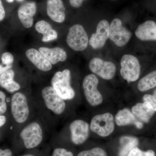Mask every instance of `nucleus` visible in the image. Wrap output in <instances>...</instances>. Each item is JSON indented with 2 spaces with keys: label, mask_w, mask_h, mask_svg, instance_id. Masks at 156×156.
<instances>
[{
  "label": "nucleus",
  "mask_w": 156,
  "mask_h": 156,
  "mask_svg": "<svg viewBox=\"0 0 156 156\" xmlns=\"http://www.w3.org/2000/svg\"><path fill=\"white\" fill-rule=\"evenodd\" d=\"M115 121L117 126L120 127L133 124L139 129L143 127L142 123L138 121L132 112L127 108L118 111L115 116Z\"/></svg>",
  "instance_id": "f3484780"
},
{
  "label": "nucleus",
  "mask_w": 156,
  "mask_h": 156,
  "mask_svg": "<svg viewBox=\"0 0 156 156\" xmlns=\"http://www.w3.org/2000/svg\"><path fill=\"white\" fill-rule=\"evenodd\" d=\"M115 118L109 112L94 116L91 120L90 128L91 131L101 137L109 136L114 131Z\"/></svg>",
  "instance_id": "f03ea898"
},
{
  "label": "nucleus",
  "mask_w": 156,
  "mask_h": 156,
  "mask_svg": "<svg viewBox=\"0 0 156 156\" xmlns=\"http://www.w3.org/2000/svg\"><path fill=\"white\" fill-rule=\"evenodd\" d=\"M35 29L39 33L43 34L42 41L48 42L56 40L58 34L50 23L44 20L38 21L35 24Z\"/></svg>",
  "instance_id": "aec40b11"
},
{
  "label": "nucleus",
  "mask_w": 156,
  "mask_h": 156,
  "mask_svg": "<svg viewBox=\"0 0 156 156\" xmlns=\"http://www.w3.org/2000/svg\"><path fill=\"white\" fill-rule=\"evenodd\" d=\"M156 87V71L152 72L140 79L137 88L140 92H145Z\"/></svg>",
  "instance_id": "5701e85b"
},
{
  "label": "nucleus",
  "mask_w": 156,
  "mask_h": 156,
  "mask_svg": "<svg viewBox=\"0 0 156 156\" xmlns=\"http://www.w3.org/2000/svg\"><path fill=\"white\" fill-rule=\"evenodd\" d=\"M34 156L32 155H30V154H27V155H23V156Z\"/></svg>",
  "instance_id": "e433bc0d"
},
{
  "label": "nucleus",
  "mask_w": 156,
  "mask_h": 156,
  "mask_svg": "<svg viewBox=\"0 0 156 156\" xmlns=\"http://www.w3.org/2000/svg\"><path fill=\"white\" fill-rule=\"evenodd\" d=\"M11 110L12 115L17 123L21 124L27 120L29 115V108L24 94L17 92L12 96Z\"/></svg>",
  "instance_id": "423d86ee"
},
{
  "label": "nucleus",
  "mask_w": 156,
  "mask_h": 156,
  "mask_svg": "<svg viewBox=\"0 0 156 156\" xmlns=\"http://www.w3.org/2000/svg\"><path fill=\"white\" fill-rule=\"evenodd\" d=\"M42 95L47 108L56 115L63 113L66 104L53 87L48 86L44 88L42 91Z\"/></svg>",
  "instance_id": "6e6552de"
},
{
  "label": "nucleus",
  "mask_w": 156,
  "mask_h": 156,
  "mask_svg": "<svg viewBox=\"0 0 156 156\" xmlns=\"http://www.w3.org/2000/svg\"><path fill=\"white\" fill-rule=\"evenodd\" d=\"M25 54L29 60L40 70L48 72L52 69V64L39 50L31 48L26 51Z\"/></svg>",
  "instance_id": "2eb2a0df"
},
{
  "label": "nucleus",
  "mask_w": 156,
  "mask_h": 156,
  "mask_svg": "<svg viewBox=\"0 0 156 156\" xmlns=\"http://www.w3.org/2000/svg\"><path fill=\"white\" fill-rule=\"evenodd\" d=\"M110 24L105 20H101L98 24L96 32L93 34L89 44L93 49H100L105 45L109 37Z\"/></svg>",
  "instance_id": "f8f14e48"
},
{
  "label": "nucleus",
  "mask_w": 156,
  "mask_h": 156,
  "mask_svg": "<svg viewBox=\"0 0 156 156\" xmlns=\"http://www.w3.org/2000/svg\"><path fill=\"white\" fill-rule=\"evenodd\" d=\"M128 156H155V153L152 150L143 151L139 148L135 147L129 153Z\"/></svg>",
  "instance_id": "393cba45"
},
{
  "label": "nucleus",
  "mask_w": 156,
  "mask_h": 156,
  "mask_svg": "<svg viewBox=\"0 0 156 156\" xmlns=\"http://www.w3.org/2000/svg\"><path fill=\"white\" fill-rule=\"evenodd\" d=\"M131 32L123 26L121 20H113L110 25L109 37L112 41L118 47H122L127 44L131 38Z\"/></svg>",
  "instance_id": "1a4fd4ad"
},
{
  "label": "nucleus",
  "mask_w": 156,
  "mask_h": 156,
  "mask_svg": "<svg viewBox=\"0 0 156 156\" xmlns=\"http://www.w3.org/2000/svg\"><path fill=\"white\" fill-rule=\"evenodd\" d=\"M14 0H6V1H7V2L10 3H13V2H14ZM17 1L19 2H22L24 1V0H17Z\"/></svg>",
  "instance_id": "f704fd0d"
},
{
  "label": "nucleus",
  "mask_w": 156,
  "mask_h": 156,
  "mask_svg": "<svg viewBox=\"0 0 156 156\" xmlns=\"http://www.w3.org/2000/svg\"><path fill=\"white\" fill-rule=\"evenodd\" d=\"M0 156H12V152L10 150H3L0 149Z\"/></svg>",
  "instance_id": "473e14b6"
},
{
  "label": "nucleus",
  "mask_w": 156,
  "mask_h": 156,
  "mask_svg": "<svg viewBox=\"0 0 156 156\" xmlns=\"http://www.w3.org/2000/svg\"><path fill=\"white\" fill-rule=\"evenodd\" d=\"M5 11L3 7L2 3L1 0H0V21H2L5 18Z\"/></svg>",
  "instance_id": "7c9ffc66"
},
{
  "label": "nucleus",
  "mask_w": 156,
  "mask_h": 156,
  "mask_svg": "<svg viewBox=\"0 0 156 156\" xmlns=\"http://www.w3.org/2000/svg\"><path fill=\"white\" fill-rule=\"evenodd\" d=\"M89 125L83 120L78 119L70 124L69 130L72 142L76 145L84 143L89 136Z\"/></svg>",
  "instance_id": "9b49d317"
},
{
  "label": "nucleus",
  "mask_w": 156,
  "mask_h": 156,
  "mask_svg": "<svg viewBox=\"0 0 156 156\" xmlns=\"http://www.w3.org/2000/svg\"><path fill=\"white\" fill-rule=\"evenodd\" d=\"M39 51L53 65L57 64L59 62H64L67 57L66 52L59 47L52 48L41 47L39 48Z\"/></svg>",
  "instance_id": "a211bd4d"
},
{
  "label": "nucleus",
  "mask_w": 156,
  "mask_h": 156,
  "mask_svg": "<svg viewBox=\"0 0 156 156\" xmlns=\"http://www.w3.org/2000/svg\"><path fill=\"white\" fill-rule=\"evenodd\" d=\"M135 34L142 41H156V23L153 20L145 21L138 26Z\"/></svg>",
  "instance_id": "dca6fc26"
},
{
  "label": "nucleus",
  "mask_w": 156,
  "mask_h": 156,
  "mask_svg": "<svg viewBox=\"0 0 156 156\" xmlns=\"http://www.w3.org/2000/svg\"><path fill=\"white\" fill-rule=\"evenodd\" d=\"M6 122V117L4 115H0V127L4 126Z\"/></svg>",
  "instance_id": "72a5a7b5"
},
{
  "label": "nucleus",
  "mask_w": 156,
  "mask_h": 156,
  "mask_svg": "<svg viewBox=\"0 0 156 156\" xmlns=\"http://www.w3.org/2000/svg\"><path fill=\"white\" fill-rule=\"evenodd\" d=\"M14 72L10 69L0 76V86L8 92H13L19 90L20 85L14 80Z\"/></svg>",
  "instance_id": "412c9836"
},
{
  "label": "nucleus",
  "mask_w": 156,
  "mask_h": 156,
  "mask_svg": "<svg viewBox=\"0 0 156 156\" xmlns=\"http://www.w3.org/2000/svg\"><path fill=\"white\" fill-rule=\"evenodd\" d=\"M12 67L11 66H6L3 64H0V76L8 70L11 69Z\"/></svg>",
  "instance_id": "2f4dec72"
},
{
  "label": "nucleus",
  "mask_w": 156,
  "mask_h": 156,
  "mask_svg": "<svg viewBox=\"0 0 156 156\" xmlns=\"http://www.w3.org/2000/svg\"><path fill=\"white\" fill-rule=\"evenodd\" d=\"M131 111L136 118L146 123L150 121L155 112L153 106L147 101L136 104L132 107Z\"/></svg>",
  "instance_id": "6ab92c4d"
},
{
  "label": "nucleus",
  "mask_w": 156,
  "mask_h": 156,
  "mask_svg": "<svg viewBox=\"0 0 156 156\" xmlns=\"http://www.w3.org/2000/svg\"><path fill=\"white\" fill-rule=\"evenodd\" d=\"M71 72L68 69L55 73L51 79L53 89L64 100H71L75 96L74 90L70 84Z\"/></svg>",
  "instance_id": "f257e3e1"
},
{
  "label": "nucleus",
  "mask_w": 156,
  "mask_h": 156,
  "mask_svg": "<svg viewBox=\"0 0 156 156\" xmlns=\"http://www.w3.org/2000/svg\"><path fill=\"white\" fill-rule=\"evenodd\" d=\"M138 140L133 136H123L120 138L121 145L119 156H128L131 151L136 147L138 144Z\"/></svg>",
  "instance_id": "4be33fe9"
},
{
  "label": "nucleus",
  "mask_w": 156,
  "mask_h": 156,
  "mask_svg": "<svg viewBox=\"0 0 156 156\" xmlns=\"http://www.w3.org/2000/svg\"><path fill=\"white\" fill-rule=\"evenodd\" d=\"M143 100L144 101L149 102L156 112V97L153 95L146 94L143 96Z\"/></svg>",
  "instance_id": "c85d7f7f"
},
{
  "label": "nucleus",
  "mask_w": 156,
  "mask_h": 156,
  "mask_svg": "<svg viewBox=\"0 0 156 156\" xmlns=\"http://www.w3.org/2000/svg\"><path fill=\"white\" fill-rule=\"evenodd\" d=\"M99 80L95 75L90 74L84 78L83 87L84 95L88 103L92 106L100 105L103 101V98L98 89Z\"/></svg>",
  "instance_id": "7ed1b4c3"
},
{
  "label": "nucleus",
  "mask_w": 156,
  "mask_h": 156,
  "mask_svg": "<svg viewBox=\"0 0 156 156\" xmlns=\"http://www.w3.org/2000/svg\"><path fill=\"white\" fill-rule=\"evenodd\" d=\"M77 156H107L106 152L100 147H95L81 152Z\"/></svg>",
  "instance_id": "b1692460"
},
{
  "label": "nucleus",
  "mask_w": 156,
  "mask_h": 156,
  "mask_svg": "<svg viewBox=\"0 0 156 156\" xmlns=\"http://www.w3.org/2000/svg\"><path fill=\"white\" fill-rule=\"evenodd\" d=\"M66 42L68 46L76 51L86 50L89 44V38L83 27L80 24L72 26L69 30Z\"/></svg>",
  "instance_id": "20e7f679"
},
{
  "label": "nucleus",
  "mask_w": 156,
  "mask_h": 156,
  "mask_svg": "<svg viewBox=\"0 0 156 156\" xmlns=\"http://www.w3.org/2000/svg\"><path fill=\"white\" fill-rule=\"evenodd\" d=\"M6 97L5 93L0 91V115L5 113L7 111Z\"/></svg>",
  "instance_id": "bb28decb"
},
{
  "label": "nucleus",
  "mask_w": 156,
  "mask_h": 156,
  "mask_svg": "<svg viewBox=\"0 0 156 156\" xmlns=\"http://www.w3.org/2000/svg\"><path fill=\"white\" fill-rule=\"evenodd\" d=\"M153 95L156 97V89L154 91Z\"/></svg>",
  "instance_id": "c9c22d12"
},
{
  "label": "nucleus",
  "mask_w": 156,
  "mask_h": 156,
  "mask_svg": "<svg viewBox=\"0 0 156 156\" xmlns=\"http://www.w3.org/2000/svg\"><path fill=\"white\" fill-rule=\"evenodd\" d=\"M66 9L62 0H48L47 12L48 16L53 21L62 23L66 19Z\"/></svg>",
  "instance_id": "4468645a"
},
{
  "label": "nucleus",
  "mask_w": 156,
  "mask_h": 156,
  "mask_svg": "<svg viewBox=\"0 0 156 156\" xmlns=\"http://www.w3.org/2000/svg\"><path fill=\"white\" fill-rule=\"evenodd\" d=\"M89 69L93 73L105 80H110L115 76L116 67L113 62L94 58L89 63Z\"/></svg>",
  "instance_id": "9d476101"
},
{
  "label": "nucleus",
  "mask_w": 156,
  "mask_h": 156,
  "mask_svg": "<svg viewBox=\"0 0 156 156\" xmlns=\"http://www.w3.org/2000/svg\"><path fill=\"white\" fill-rule=\"evenodd\" d=\"M121 75L127 82H135L139 79L140 66L135 56L130 54L124 55L121 58Z\"/></svg>",
  "instance_id": "39448f33"
},
{
  "label": "nucleus",
  "mask_w": 156,
  "mask_h": 156,
  "mask_svg": "<svg viewBox=\"0 0 156 156\" xmlns=\"http://www.w3.org/2000/svg\"><path fill=\"white\" fill-rule=\"evenodd\" d=\"M86 0H69L70 4L73 7L79 8L83 4V1Z\"/></svg>",
  "instance_id": "c756f323"
},
{
  "label": "nucleus",
  "mask_w": 156,
  "mask_h": 156,
  "mask_svg": "<svg viewBox=\"0 0 156 156\" xmlns=\"http://www.w3.org/2000/svg\"><path fill=\"white\" fill-rule=\"evenodd\" d=\"M20 136L27 149L37 147L43 140V131L38 123L33 122L29 124L21 131Z\"/></svg>",
  "instance_id": "0eeeda50"
},
{
  "label": "nucleus",
  "mask_w": 156,
  "mask_h": 156,
  "mask_svg": "<svg viewBox=\"0 0 156 156\" xmlns=\"http://www.w3.org/2000/svg\"><path fill=\"white\" fill-rule=\"evenodd\" d=\"M37 12L36 4L34 2L24 3L19 7L18 16L23 26L26 28H30L34 24V17Z\"/></svg>",
  "instance_id": "ddd939ff"
},
{
  "label": "nucleus",
  "mask_w": 156,
  "mask_h": 156,
  "mask_svg": "<svg viewBox=\"0 0 156 156\" xmlns=\"http://www.w3.org/2000/svg\"><path fill=\"white\" fill-rule=\"evenodd\" d=\"M52 156H74L71 152L63 148H56L54 150Z\"/></svg>",
  "instance_id": "cd10ccee"
},
{
  "label": "nucleus",
  "mask_w": 156,
  "mask_h": 156,
  "mask_svg": "<svg viewBox=\"0 0 156 156\" xmlns=\"http://www.w3.org/2000/svg\"><path fill=\"white\" fill-rule=\"evenodd\" d=\"M2 64L6 66H11L14 62V57L11 53L5 52L2 56Z\"/></svg>",
  "instance_id": "a878e982"
}]
</instances>
